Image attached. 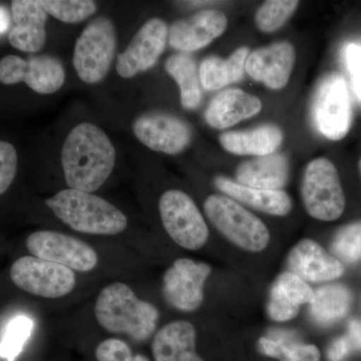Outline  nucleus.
I'll list each match as a JSON object with an SVG mask.
<instances>
[{
    "instance_id": "nucleus-15",
    "label": "nucleus",
    "mask_w": 361,
    "mask_h": 361,
    "mask_svg": "<svg viewBox=\"0 0 361 361\" xmlns=\"http://www.w3.org/2000/svg\"><path fill=\"white\" fill-rule=\"evenodd\" d=\"M227 25V16L221 11L205 9L199 11L170 26L169 44L182 52L199 51L222 35Z\"/></svg>"
},
{
    "instance_id": "nucleus-1",
    "label": "nucleus",
    "mask_w": 361,
    "mask_h": 361,
    "mask_svg": "<svg viewBox=\"0 0 361 361\" xmlns=\"http://www.w3.org/2000/svg\"><path fill=\"white\" fill-rule=\"evenodd\" d=\"M116 149L103 130L82 123L71 130L61 151V164L70 189L92 193L113 172Z\"/></svg>"
},
{
    "instance_id": "nucleus-35",
    "label": "nucleus",
    "mask_w": 361,
    "mask_h": 361,
    "mask_svg": "<svg viewBox=\"0 0 361 361\" xmlns=\"http://www.w3.org/2000/svg\"><path fill=\"white\" fill-rule=\"evenodd\" d=\"M346 65L350 73L353 89L356 96L361 99V47L357 44L348 45L345 52Z\"/></svg>"
},
{
    "instance_id": "nucleus-38",
    "label": "nucleus",
    "mask_w": 361,
    "mask_h": 361,
    "mask_svg": "<svg viewBox=\"0 0 361 361\" xmlns=\"http://www.w3.org/2000/svg\"><path fill=\"white\" fill-rule=\"evenodd\" d=\"M9 25H11V16L8 11L4 7L0 6V35L6 32Z\"/></svg>"
},
{
    "instance_id": "nucleus-22",
    "label": "nucleus",
    "mask_w": 361,
    "mask_h": 361,
    "mask_svg": "<svg viewBox=\"0 0 361 361\" xmlns=\"http://www.w3.org/2000/svg\"><path fill=\"white\" fill-rule=\"evenodd\" d=\"M289 178V163L283 154L257 157L240 164L236 179L244 186L279 191L286 186Z\"/></svg>"
},
{
    "instance_id": "nucleus-8",
    "label": "nucleus",
    "mask_w": 361,
    "mask_h": 361,
    "mask_svg": "<svg viewBox=\"0 0 361 361\" xmlns=\"http://www.w3.org/2000/svg\"><path fill=\"white\" fill-rule=\"evenodd\" d=\"M161 223L178 245L198 250L209 237L208 226L198 207L184 192L169 190L159 202Z\"/></svg>"
},
{
    "instance_id": "nucleus-10",
    "label": "nucleus",
    "mask_w": 361,
    "mask_h": 361,
    "mask_svg": "<svg viewBox=\"0 0 361 361\" xmlns=\"http://www.w3.org/2000/svg\"><path fill=\"white\" fill-rule=\"evenodd\" d=\"M66 80L65 68L59 59L47 54L30 56H7L0 61V82L14 85L25 82L40 94L58 92Z\"/></svg>"
},
{
    "instance_id": "nucleus-28",
    "label": "nucleus",
    "mask_w": 361,
    "mask_h": 361,
    "mask_svg": "<svg viewBox=\"0 0 361 361\" xmlns=\"http://www.w3.org/2000/svg\"><path fill=\"white\" fill-rule=\"evenodd\" d=\"M258 344L263 355L279 361H320L319 349L312 344L294 341L288 334L261 337Z\"/></svg>"
},
{
    "instance_id": "nucleus-13",
    "label": "nucleus",
    "mask_w": 361,
    "mask_h": 361,
    "mask_svg": "<svg viewBox=\"0 0 361 361\" xmlns=\"http://www.w3.org/2000/svg\"><path fill=\"white\" fill-rule=\"evenodd\" d=\"M169 28L160 18H151L135 33L123 54H118L116 71L123 78H132L156 65L165 51Z\"/></svg>"
},
{
    "instance_id": "nucleus-18",
    "label": "nucleus",
    "mask_w": 361,
    "mask_h": 361,
    "mask_svg": "<svg viewBox=\"0 0 361 361\" xmlns=\"http://www.w3.org/2000/svg\"><path fill=\"white\" fill-rule=\"evenodd\" d=\"M11 9L16 25L9 32V44L25 52L42 51L47 42V13L40 1L14 0Z\"/></svg>"
},
{
    "instance_id": "nucleus-4",
    "label": "nucleus",
    "mask_w": 361,
    "mask_h": 361,
    "mask_svg": "<svg viewBox=\"0 0 361 361\" xmlns=\"http://www.w3.org/2000/svg\"><path fill=\"white\" fill-rule=\"evenodd\" d=\"M204 210L214 227L239 248L261 252L269 244L270 233L264 223L233 199L211 195Z\"/></svg>"
},
{
    "instance_id": "nucleus-12",
    "label": "nucleus",
    "mask_w": 361,
    "mask_h": 361,
    "mask_svg": "<svg viewBox=\"0 0 361 361\" xmlns=\"http://www.w3.org/2000/svg\"><path fill=\"white\" fill-rule=\"evenodd\" d=\"M212 269L204 262L180 258L168 268L163 277L166 300L180 311H195L204 300V287Z\"/></svg>"
},
{
    "instance_id": "nucleus-26",
    "label": "nucleus",
    "mask_w": 361,
    "mask_h": 361,
    "mask_svg": "<svg viewBox=\"0 0 361 361\" xmlns=\"http://www.w3.org/2000/svg\"><path fill=\"white\" fill-rule=\"evenodd\" d=\"M310 305L313 322L322 326H329L348 315L350 310L351 294L342 285H325L314 292Z\"/></svg>"
},
{
    "instance_id": "nucleus-23",
    "label": "nucleus",
    "mask_w": 361,
    "mask_h": 361,
    "mask_svg": "<svg viewBox=\"0 0 361 361\" xmlns=\"http://www.w3.org/2000/svg\"><path fill=\"white\" fill-rule=\"evenodd\" d=\"M221 146L238 156L264 157L274 154L283 142V133L274 125H263L251 130L226 132L220 135Z\"/></svg>"
},
{
    "instance_id": "nucleus-27",
    "label": "nucleus",
    "mask_w": 361,
    "mask_h": 361,
    "mask_svg": "<svg viewBox=\"0 0 361 361\" xmlns=\"http://www.w3.org/2000/svg\"><path fill=\"white\" fill-rule=\"evenodd\" d=\"M166 71L180 90V104L186 110H196L200 106L203 92L196 63L189 54H173L165 63Z\"/></svg>"
},
{
    "instance_id": "nucleus-24",
    "label": "nucleus",
    "mask_w": 361,
    "mask_h": 361,
    "mask_svg": "<svg viewBox=\"0 0 361 361\" xmlns=\"http://www.w3.org/2000/svg\"><path fill=\"white\" fill-rule=\"evenodd\" d=\"M215 185L221 192L234 200L269 215L286 216L292 209L290 197L282 190L256 189L244 186L226 177H218Z\"/></svg>"
},
{
    "instance_id": "nucleus-21",
    "label": "nucleus",
    "mask_w": 361,
    "mask_h": 361,
    "mask_svg": "<svg viewBox=\"0 0 361 361\" xmlns=\"http://www.w3.org/2000/svg\"><path fill=\"white\" fill-rule=\"evenodd\" d=\"M196 329L185 320L165 325L152 343L156 361H204L196 353Z\"/></svg>"
},
{
    "instance_id": "nucleus-9",
    "label": "nucleus",
    "mask_w": 361,
    "mask_h": 361,
    "mask_svg": "<svg viewBox=\"0 0 361 361\" xmlns=\"http://www.w3.org/2000/svg\"><path fill=\"white\" fill-rule=\"evenodd\" d=\"M11 278L18 288L52 299L68 295L77 283L75 272L70 268L35 256L18 259L11 266Z\"/></svg>"
},
{
    "instance_id": "nucleus-34",
    "label": "nucleus",
    "mask_w": 361,
    "mask_h": 361,
    "mask_svg": "<svg viewBox=\"0 0 361 361\" xmlns=\"http://www.w3.org/2000/svg\"><path fill=\"white\" fill-rule=\"evenodd\" d=\"M18 171V154L11 142L0 141V196L13 184Z\"/></svg>"
},
{
    "instance_id": "nucleus-39",
    "label": "nucleus",
    "mask_w": 361,
    "mask_h": 361,
    "mask_svg": "<svg viewBox=\"0 0 361 361\" xmlns=\"http://www.w3.org/2000/svg\"><path fill=\"white\" fill-rule=\"evenodd\" d=\"M360 173H361V159H360Z\"/></svg>"
},
{
    "instance_id": "nucleus-31",
    "label": "nucleus",
    "mask_w": 361,
    "mask_h": 361,
    "mask_svg": "<svg viewBox=\"0 0 361 361\" xmlns=\"http://www.w3.org/2000/svg\"><path fill=\"white\" fill-rule=\"evenodd\" d=\"M32 329L33 322L26 316H18L11 320L0 341V356L8 361L16 360L30 338Z\"/></svg>"
},
{
    "instance_id": "nucleus-25",
    "label": "nucleus",
    "mask_w": 361,
    "mask_h": 361,
    "mask_svg": "<svg viewBox=\"0 0 361 361\" xmlns=\"http://www.w3.org/2000/svg\"><path fill=\"white\" fill-rule=\"evenodd\" d=\"M249 52V47H241L228 59L209 56L204 59L199 68L203 89L213 92L242 80L245 73L246 59Z\"/></svg>"
},
{
    "instance_id": "nucleus-11",
    "label": "nucleus",
    "mask_w": 361,
    "mask_h": 361,
    "mask_svg": "<svg viewBox=\"0 0 361 361\" xmlns=\"http://www.w3.org/2000/svg\"><path fill=\"white\" fill-rule=\"evenodd\" d=\"M26 247L35 257L66 266L71 270L89 272L99 262L92 246L75 237L56 231H37L26 239Z\"/></svg>"
},
{
    "instance_id": "nucleus-32",
    "label": "nucleus",
    "mask_w": 361,
    "mask_h": 361,
    "mask_svg": "<svg viewBox=\"0 0 361 361\" xmlns=\"http://www.w3.org/2000/svg\"><path fill=\"white\" fill-rule=\"evenodd\" d=\"M332 251L346 263L361 259V222L353 223L337 232L332 242Z\"/></svg>"
},
{
    "instance_id": "nucleus-37",
    "label": "nucleus",
    "mask_w": 361,
    "mask_h": 361,
    "mask_svg": "<svg viewBox=\"0 0 361 361\" xmlns=\"http://www.w3.org/2000/svg\"><path fill=\"white\" fill-rule=\"evenodd\" d=\"M348 338L353 344V348L361 350V322L358 320H351L349 322Z\"/></svg>"
},
{
    "instance_id": "nucleus-36",
    "label": "nucleus",
    "mask_w": 361,
    "mask_h": 361,
    "mask_svg": "<svg viewBox=\"0 0 361 361\" xmlns=\"http://www.w3.org/2000/svg\"><path fill=\"white\" fill-rule=\"evenodd\" d=\"M353 344L348 336L339 337L332 342L327 350L329 361H344L353 350Z\"/></svg>"
},
{
    "instance_id": "nucleus-14",
    "label": "nucleus",
    "mask_w": 361,
    "mask_h": 361,
    "mask_svg": "<svg viewBox=\"0 0 361 361\" xmlns=\"http://www.w3.org/2000/svg\"><path fill=\"white\" fill-rule=\"evenodd\" d=\"M133 130L148 148L168 155L180 154L192 141L188 123L170 114H146L135 120Z\"/></svg>"
},
{
    "instance_id": "nucleus-29",
    "label": "nucleus",
    "mask_w": 361,
    "mask_h": 361,
    "mask_svg": "<svg viewBox=\"0 0 361 361\" xmlns=\"http://www.w3.org/2000/svg\"><path fill=\"white\" fill-rule=\"evenodd\" d=\"M298 4L296 0L266 1L256 11V25L263 32H276L291 18Z\"/></svg>"
},
{
    "instance_id": "nucleus-16",
    "label": "nucleus",
    "mask_w": 361,
    "mask_h": 361,
    "mask_svg": "<svg viewBox=\"0 0 361 361\" xmlns=\"http://www.w3.org/2000/svg\"><path fill=\"white\" fill-rule=\"evenodd\" d=\"M295 61V49L290 42H276L251 52L245 71L256 82L269 89L281 90L288 84Z\"/></svg>"
},
{
    "instance_id": "nucleus-19",
    "label": "nucleus",
    "mask_w": 361,
    "mask_h": 361,
    "mask_svg": "<svg viewBox=\"0 0 361 361\" xmlns=\"http://www.w3.org/2000/svg\"><path fill=\"white\" fill-rule=\"evenodd\" d=\"M262 104L257 97L239 89L226 90L214 97L205 111L210 127L224 130L258 115Z\"/></svg>"
},
{
    "instance_id": "nucleus-7",
    "label": "nucleus",
    "mask_w": 361,
    "mask_h": 361,
    "mask_svg": "<svg viewBox=\"0 0 361 361\" xmlns=\"http://www.w3.org/2000/svg\"><path fill=\"white\" fill-rule=\"evenodd\" d=\"M316 129L331 141H341L350 129L353 111L345 80L329 73L320 80L312 102Z\"/></svg>"
},
{
    "instance_id": "nucleus-30",
    "label": "nucleus",
    "mask_w": 361,
    "mask_h": 361,
    "mask_svg": "<svg viewBox=\"0 0 361 361\" xmlns=\"http://www.w3.org/2000/svg\"><path fill=\"white\" fill-rule=\"evenodd\" d=\"M47 13L66 23H78L96 13V2L90 0H42Z\"/></svg>"
},
{
    "instance_id": "nucleus-33",
    "label": "nucleus",
    "mask_w": 361,
    "mask_h": 361,
    "mask_svg": "<svg viewBox=\"0 0 361 361\" xmlns=\"http://www.w3.org/2000/svg\"><path fill=\"white\" fill-rule=\"evenodd\" d=\"M96 357L97 361H149L147 356L133 355L129 345L118 338L101 342L96 349Z\"/></svg>"
},
{
    "instance_id": "nucleus-5",
    "label": "nucleus",
    "mask_w": 361,
    "mask_h": 361,
    "mask_svg": "<svg viewBox=\"0 0 361 361\" xmlns=\"http://www.w3.org/2000/svg\"><path fill=\"white\" fill-rule=\"evenodd\" d=\"M116 33L113 21L99 18L85 26L75 42L73 63L78 77L87 84L102 82L115 58Z\"/></svg>"
},
{
    "instance_id": "nucleus-3",
    "label": "nucleus",
    "mask_w": 361,
    "mask_h": 361,
    "mask_svg": "<svg viewBox=\"0 0 361 361\" xmlns=\"http://www.w3.org/2000/svg\"><path fill=\"white\" fill-rule=\"evenodd\" d=\"M59 220L75 231L116 235L125 231L128 219L122 211L102 197L78 190H61L45 201Z\"/></svg>"
},
{
    "instance_id": "nucleus-20",
    "label": "nucleus",
    "mask_w": 361,
    "mask_h": 361,
    "mask_svg": "<svg viewBox=\"0 0 361 361\" xmlns=\"http://www.w3.org/2000/svg\"><path fill=\"white\" fill-rule=\"evenodd\" d=\"M314 292L294 273L284 272L272 285L268 301V314L274 322H284L298 314L300 306L312 302Z\"/></svg>"
},
{
    "instance_id": "nucleus-6",
    "label": "nucleus",
    "mask_w": 361,
    "mask_h": 361,
    "mask_svg": "<svg viewBox=\"0 0 361 361\" xmlns=\"http://www.w3.org/2000/svg\"><path fill=\"white\" fill-rule=\"evenodd\" d=\"M301 196L311 217L327 222L341 217L345 208V196L331 161L318 158L308 164L303 175Z\"/></svg>"
},
{
    "instance_id": "nucleus-2",
    "label": "nucleus",
    "mask_w": 361,
    "mask_h": 361,
    "mask_svg": "<svg viewBox=\"0 0 361 361\" xmlns=\"http://www.w3.org/2000/svg\"><path fill=\"white\" fill-rule=\"evenodd\" d=\"M94 315L106 331L127 334L135 341H146L153 336L160 316L153 304L137 298L129 285L121 282L108 285L101 291Z\"/></svg>"
},
{
    "instance_id": "nucleus-17",
    "label": "nucleus",
    "mask_w": 361,
    "mask_h": 361,
    "mask_svg": "<svg viewBox=\"0 0 361 361\" xmlns=\"http://www.w3.org/2000/svg\"><path fill=\"white\" fill-rule=\"evenodd\" d=\"M288 266L290 272L304 281H329L342 276L344 273L341 261L311 239L301 240L291 249Z\"/></svg>"
}]
</instances>
